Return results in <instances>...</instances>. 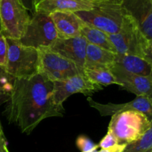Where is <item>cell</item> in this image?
Wrapping results in <instances>:
<instances>
[{
  "label": "cell",
  "mask_w": 152,
  "mask_h": 152,
  "mask_svg": "<svg viewBox=\"0 0 152 152\" xmlns=\"http://www.w3.org/2000/svg\"><path fill=\"white\" fill-rule=\"evenodd\" d=\"M123 152H152V128L140 140L127 144Z\"/></svg>",
  "instance_id": "21"
},
{
  "label": "cell",
  "mask_w": 152,
  "mask_h": 152,
  "mask_svg": "<svg viewBox=\"0 0 152 152\" xmlns=\"http://www.w3.org/2000/svg\"><path fill=\"white\" fill-rule=\"evenodd\" d=\"M117 144L118 142H117V140L114 138V137L111 133L107 132L106 135L101 140L99 143L98 144V146L101 148H108L117 145Z\"/></svg>",
  "instance_id": "24"
},
{
  "label": "cell",
  "mask_w": 152,
  "mask_h": 152,
  "mask_svg": "<svg viewBox=\"0 0 152 152\" xmlns=\"http://www.w3.org/2000/svg\"><path fill=\"white\" fill-rule=\"evenodd\" d=\"M7 148V147L5 137H4L2 127H1V122H0V152H6Z\"/></svg>",
  "instance_id": "27"
},
{
  "label": "cell",
  "mask_w": 152,
  "mask_h": 152,
  "mask_svg": "<svg viewBox=\"0 0 152 152\" xmlns=\"http://www.w3.org/2000/svg\"><path fill=\"white\" fill-rule=\"evenodd\" d=\"M122 88L138 96H151L152 75L140 76L129 72L114 63L109 68Z\"/></svg>",
  "instance_id": "11"
},
{
  "label": "cell",
  "mask_w": 152,
  "mask_h": 152,
  "mask_svg": "<svg viewBox=\"0 0 152 152\" xmlns=\"http://www.w3.org/2000/svg\"><path fill=\"white\" fill-rule=\"evenodd\" d=\"M76 145L81 152L91 151L94 148H98V145L95 144L88 137L84 135H80L76 140Z\"/></svg>",
  "instance_id": "22"
},
{
  "label": "cell",
  "mask_w": 152,
  "mask_h": 152,
  "mask_svg": "<svg viewBox=\"0 0 152 152\" xmlns=\"http://www.w3.org/2000/svg\"><path fill=\"white\" fill-rule=\"evenodd\" d=\"M2 31V28H1V18H0V32Z\"/></svg>",
  "instance_id": "30"
},
{
  "label": "cell",
  "mask_w": 152,
  "mask_h": 152,
  "mask_svg": "<svg viewBox=\"0 0 152 152\" xmlns=\"http://www.w3.org/2000/svg\"><path fill=\"white\" fill-rule=\"evenodd\" d=\"M0 18L4 37L16 39L20 38L31 19L19 0H0Z\"/></svg>",
  "instance_id": "8"
},
{
  "label": "cell",
  "mask_w": 152,
  "mask_h": 152,
  "mask_svg": "<svg viewBox=\"0 0 152 152\" xmlns=\"http://www.w3.org/2000/svg\"><path fill=\"white\" fill-rule=\"evenodd\" d=\"M53 82L40 74L15 79L4 111L8 123L30 134L45 119L63 117L65 109L53 101Z\"/></svg>",
  "instance_id": "1"
},
{
  "label": "cell",
  "mask_w": 152,
  "mask_h": 152,
  "mask_svg": "<svg viewBox=\"0 0 152 152\" xmlns=\"http://www.w3.org/2000/svg\"><path fill=\"white\" fill-rule=\"evenodd\" d=\"M53 101L56 104L60 105H63V102L74 94L80 93L85 96H91L103 89L102 86L90 81L84 73L62 81L53 82Z\"/></svg>",
  "instance_id": "9"
},
{
  "label": "cell",
  "mask_w": 152,
  "mask_h": 152,
  "mask_svg": "<svg viewBox=\"0 0 152 152\" xmlns=\"http://www.w3.org/2000/svg\"><path fill=\"white\" fill-rule=\"evenodd\" d=\"M97 3L87 0H35V12L50 15L56 11L77 12L89 10Z\"/></svg>",
  "instance_id": "14"
},
{
  "label": "cell",
  "mask_w": 152,
  "mask_h": 152,
  "mask_svg": "<svg viewBox=\"0 0 152 152\" xmlns=\"http://www.w3.org/2000/svg\"><path fill=\"white\" fill-rule=\"evenodd\" d=\"M115 64L137 75L145 77L152 75V63L139 56L117 53Z\"/></svg>",
  "instance_id": "17"
},
{
  "label": "cell",
  "mask_w": 152,
  "mask_h": 152,
  "mask_svg": "<svg viewBox=\"0 0 152 152\" xmlns=\"http://www.w3.org/2000/svg\"><path fill=\"white\" fill-rule=\"evenodd\" d=\"M121 5L145 37L152 40V0H121Z\"/></svg>",
  "instance_id": "13"
},
{
  "label": "cell",
  "mask_w": 152,
  "mask_h": 152,
  "mask_svg": "<svg viewBox=\"0 0 152 152\" xmlns=\"http://www.w3.org/2000/svg\"><path fill=\"white\" fill-rule=\"evenodd\" d=\"M49 16L53 21L58 38L69 39L81 36L80 28L83 22L74 12L56 11Z\"/></svg>",
  "instance_id": "15"
},
{
  "label": "cell",
  "mask_w": 152,
  "mask_h": 152,
  "mask_svg": "<svg viewBox=\"0 0 152 152\" xmlns=\"http://www.w3.org/2000/svg\"><path fill=\"white\" fill-rule=\"evenodd\" d=\"M38 51L39 74L50 81H62L84 73L83 68L52 51L48 48H41L38 49Z\"/></svg>",
  "instance_id": "7"
},
{
  "label": "cell",
  "mask_w": 152,
  "mask_h": 152,
  "mask_svg": "<svg viewBox=\"0 0 152 152\" xmlns=\"http://www.w3.org/2000/svg\"><path fill=\"white\" fill-rule=\"evenodd\" d=\"M86 77L92 83L101 86L118 85L117 80L108 68H86L83 69Z\"/></svg>",
  "instance_id": "19"
},
{
  "label": "cell",
  "mask_w": 152,
  "mask_h": 152,
  "mask_svg": "<svg viewBox=\"0 0 152 152\" xmlns=\"http://www.w3.org/2000/svg\"><path fill=\"white\" fill-rule=\"evenodd\" d=\"M6 152H10V151H9L8 148H7V149H6Z\"/></svg>",
  "instance_id": "31"
},
{
  "label": "cell",
  "mask_w": 152,
  "mask_h": 152,
  "mask_svg": "<svg viewBox=\"0 0 152 152\" xmlns=\"http://www.w3.org/2000/svg\"><path fill=\"white\" fill-rule=\"evenodd\" d=\"M87 45V40L80 36L69 39L57 38L48 48L84 69Z\"/></svg>",
  "instance_id": "12"
},
{
  "label": "cell",
  "mask_w": 152,
  "mask_h": 152,
  "mask_svg": "<svg viewBox=\"0 0 152 152\" xmlns=\"http://www.w3.org/2000/svg\"><path fill=\"white\" fill-rule=\"evenodd\" d=\"M7 61L4 67L10 75L16 78H28L39 74V51L22 45L19 39L6 37Z\"/></svg>",
  "instance_id": "4"
},
{
  "label": "cell",
  "mask_w": 152,
  "mask_h": 152,
  "mask_svg": "<svg viewBox=\"0 0 152 152\" xmlns=\"http://www.w3.org/2000/svg\"><path fill=\"white\" fill-rule=\"evenodd\" d=\"M14 81V77L10 75L4 68L0 67V106L8 100Z\"/></svg>",
  "instance_id": "20"
},
{
  "label": "cell",
  "mask_w": 152,
  "mask_h": 152,
  "mask_svg": "<svg viewBox=\"0 0 152 152\" xmlns=\"http://www.w3.org/2000/svg\"><path fill=\"white\" fill-rule=\"evenodd\" d=\"M152 98L148 96H138L131 102L126 103L102 104L96 102L91 97L88 96L87 101L91 108L96 109L102 117L112 116L118 113L129 111L141 112L146 115L149 120H152Z\"/></svg>",
  "instance_id": "10"
},
{
  "label": "cell",
  "mask_w": 152,
  "mask_h": 152,
  "mask_svg": "<svg viewBox=\"0 0 152 152\" xmlns=\"http://www.w3.org/2000/svg\"><path fill=\"white\" fill-rule=\"evenodd\" d=\"M80 35L83 36L89 44L94 45L98 47L117 53L115 48L110 39L109 35L104 31L83 22V25L80 28Z\"/></svg>",
  "instance_id": "18"
},
{
  "label": "cell",
  "mask_w": 152,
  "mask_h": 152,
  "mask_svg": "<svg viewBox=\"0 0 152 152\" xmlns=\"http://www.w3.org/2000/svg\"><path fill=\"white\" fill-rule=\"evenodd\" d=\"M151 128L152 120L146 115L129 111L111 116L108 132L114 137L118 144L127 145L140 139Z\"/></svg>",
  "instance_id": "3"
},
{
  "label": "cell",
  "mask_w": 152,
  "mask_h": 152,
  "mask_svg": "<svg viewBox=\"0 0 152 152\" xmlns=\"http://www.w3.org/2000/svg\"><path fill=\"white\" fill-rule=\"evenodd\" d=\"M7 45L6 37L2 32H0V67L4 68L7 61Z\"/></svg>",
  "instance_id": "23"
},
{
  "label": "cell",
  "mask_w": 152,
  "mask_h": 152,
  "mask_svg": "<svg viewBox=\"0 0 152 152\" xmlns=\"http://www.w3.org/2000/svg\"><path fill=\"white\" fill-rule=\"evenodd\" d=\"M57 38V33L50 16L35 12L19 41L24 45L38 50L41 48H50Z\"/></svg>",
  "instance_id": "6"
},
{
  "label": "cell",
  "mask_w": 152,
  "mask_h": 152,
  "mask_svg": "<svg viewBox=\"0 0 152 152\" xmlns=\"http://www.w3.org/2000/svg\"><path fill=\"white\" fill-rule=\"evenodd\" d=\"M86 152H98V150H97V148H94V149H92V150H91V151H86Z\"/></svg>",
  "instance_id": "29"
},
{
  "label": "cell",
  "mask_w": 152,
  "mask_h": 152,
  "mask_svg": "<svg viewBox=\"0 0 152 152\" xmlns=\"http://www.w3.org/2000/svg\"><path fill=\"white\" fill-rule=\"evenodd\" d=\"M109 37L117 54L139 56L152 63V40L145 37L129 13L120 31Z\"/></svg>",
  "instance_id": "2"
},
{
  "label": "cell",
  "mask_w": 152,
  "mask_h": 152,
  "mask_svg": "<svg viewBox=\"0 0 152 152\" xmlns=\"http://www.w3.org/2000/svg\"><path fill=\"white\" fill-rule=\"evenodd\" d=\"M126 146L125 144H117L108 148H101L98 152H123Z\"/></svg>",
  "instance_id": "25"
},
{
  "label": "cell",
  "mask_w": 152,
  "mask_h": 152,
  "mask_svg": "<svg viewBox=\"0 0 152 152\" xmlns=\"http://www.w3.org/2000/svg\"><path fill=\"white\" fill-rule=\"evenodd\" d=\"M85 23L104 31L108 35L120 31L123 20L128 14L121 4L100 2L89 10L74 12Z\"/></svg>",
  "instance_id": "5"
},
{
  "label": "cell",
  "mask_w": 152,
  "mask_h": 152,
  "mask_svg": "<svg viewBox=\"0 0 152 152\" xmlns=\"http://www.w3.org/2000/svg\"><path fill=\"white\" fill-rule=\"evenodd\" d=\"M116 54L113 52L88 43L86 47V68H108L115 63Z\"/></svg>",
  "instance_id": "16"
},
{
  "label": "cell",
  "mask_w": 152,
  "mask_h": 152,
  "mask_svg": "<svg viewBox=\"0 0 152 152\" xmlns=\"http://www.w3.org/2000/svg\"><path fill=\"white\" fill-rule=\"evenodd\" d=\"M22 5L26 8L28 11L31 12L34 14L35 13V7H34V1L35 0H19Z\"/></svg>",
  "instance_id": "26"
},
{
  "label": "cell",
  "mask_w": 152,
  "mask_h": 152,
  "mask_svg": "<svg viewBox=\"0 0 152 152\" xmlns=\"http://www.w3.org/2000/svg\"><path fill=\"white\" fill-rule=\"evenodd\" d=\"M87 1H92V2H95V3L113 2V3H120V4H121V0H87Z\"/></svg>",
  "instance_id": "28"
}]
</instances>
